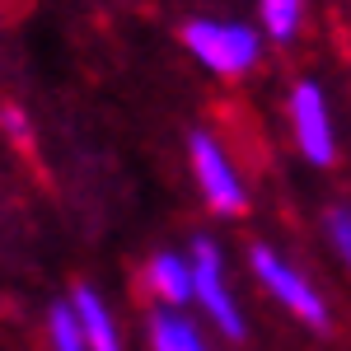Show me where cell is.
<instances>
[{
  "label": "cell",
  "instance_id": "1",
  "mask_svg": "<svg viewBox=\"0 0 351 351\" xmlns=\"http://www.w3.org/2000/svg\"><path fill=\"white\" fill-rule=\"evenodd\" d=\"M188 52L211 66L216 75H248L263 56V38L248 24H220V19H192L183 28Z\"/></svg>",
  "mask_w": 351,
  "mask_h": 351
},
{
  "label": "cell",
  "instance_id": "2",
  "mask_svg": "<svg viewBox=\"0 0 351 351\" xmlns=\"http://www.w3.org/2000/svg\"><path fill=\"white\" fill-rule=\"evenodd\" d=\"M253 271H258V281L267 286L271 295L281 300L291 314H300L304 324H314V328L328 324V309H324V300H319V291H314V286H309L291 263H281L267 243H258V248H253Z\"/></svg>",
  "mask_w": 351,
  "mask_h": 351
},
{
  "label": "cell",
  "instance_id": "3",
  "mask_svg": "<svg viewBox=\"0 0 351 351\" xmlns=\"http://www.w3.org/2000/svg\"><path fill=\"white\" fill-rule=\"evenodd\" d=\"M192 276H197V304L211 314V324L225 332V337H239L243 319L234 309V300L225 291V267H220V248L211 239L192 243Z\"/></svg>",
  "mask_w": 351,
  "mask_h": 351
},
{
  "label": "cell",
  "instance_id": "4",
  "mask_svg": "<svg viewBox=\"0 0 351 351\" xmlns=\"http://www.w3.org/2000/svg\"><path fill=\"white\" fill-rule=\"evenodd\" d=\"M192 169H197V183H202V192H206V202L216 206L220 216L243 211V183H239V173H234L230 155H225L206 132L192 136Z\"/></svg>",
  "mask_w": 351,
  "mask_h": 351
},
{
  "label": "cell",
  "instance_id": "5",
  "mask_svg": "<svg viewBox=\"0 0 351 351\" xmlns=\"http://www.w3.org/2000/svg\"><path fill=\"white\" fill-rule=\"evenodd\" d=\"M291 122H295L300 155L309 164H332V127H328L324 89L314 80H300L291 89Z\"/></svg>",
  "mask_w": 351,
  "mask_h": 351
},
{
  "label": "cell",
  "instance_id": "6",
  "mask_svg": "<svg viewBox=\"0 0 351 351\" xmlns=\"http://www.w3.org/2000/svg\"><path fill=\"white\" fill-rule=\"evenodd\" d=\"M150 291L164 300V304H188L197 295V276H192V258H173V253H160L150 263Z\"/></svg>",
  "mask_w": 351,
  "mask_h": 351
},
{
  "label": "cell",
  "instance_id": "7",
  "mask_svg": "<svg viewBox=\"0 0 351 351\" xmlns=\"http://www.w3.org/2000/svg\"><path fill=\"white\" fill-rule=\"evenodd\" d=\"M71 304H75V314H80V328H84V342H89V351H122V342H117V328H112V319H108V304L94 295L89 286H80Z\"/></svg>",
  "mask_w": 351,
  "mask_h": 351
},
{
  "label": "cell",
  "instance_id": "8",
  "mask_svg": "<svg viewBox=\"0 0 351 351\" xmlns=\"http://www.w3.org/2000/svg\"><path fill=\"white\" fill-rule=\"evenodd\" d=\"M150 347L155 351H206V342H202V332H197L188 319H178V314H155V319H150Z\"/></svg>",
  "mask_w": 351,
  "mask_h": 351
},
{
  "label": "cell",
  "instance_id": "9",
  "mask_svg": "<svg viewBox=\"0 0 351 351\" xmlns=\"http://www.w3.org/2000/svg\"><path fill=\"white\" fill-rule=\"evenodd\" d=\"M304 19V0H263V28L271 33V43H291Z\"/></svg>",
  "mask_w": 351,
  "mask_h": 351
},
{
  "label": "cell",
  "instance_id": "10",
  "mask_svg": "<svg viewBox=\"0 0 351 351\" xmlns=\"http://www.w3.org/2000/svg\"><path fill=\"white\" fill-rule=\"evenodd\" d=\"M47 332H52V351H89L75 304H56L52 314H47Z\"/></svg>",
  "mask_w": 351,
  "mask_h": 351
},
{
  "label": "cell",
  "instance_id": "11",
  "mask_svg": "<svg viewBox=\"0 0 351 351\" xmlns=\"http://www.w3.org/2000/svg\"><path fill=\"white\" fill-rule=\"evenodd\" d=\"M328 234H332V248L347 258V267H351V211H332L328 216Z\"/></svg>",
  "mask_w": 351,
  "mask_h": 351
}]
</instances>
